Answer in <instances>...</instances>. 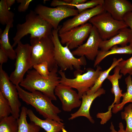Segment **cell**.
Here are the masks:
<instances>
[{
    "label": "cell",
    "mask_w": 132,
    "mask_h": 132,
    "mask_svg": "<svg viewBox=\"0 0 132 132\" xmlns=\"http://www.w3.org/2000/svg\"><path fill=\"white\" fill-rule=\"evenodd\" d=\"M9 58L8 55L4 51L1 47L0 48V64L2 65L4 63H6Z\"/></svg>",
    "instance_id": "cell-35"
},
{
    "label": "cell",
    "mask_w": 132,
    "mask_h": 132,
    "mask_svg": "<svg viewBox=\"0 0 132 132\" xmlns=\"http://www.w3.org/2000/svg\"><path fill=\"white\" fill-rule=\"evenodd\" d=\"M104 0H91L80 4L72 5L71 6L76 7L79 13L88 9L93 8L100 4H103Z\"/></svg>",
    "instance_id": "cell-29"
},
{
    "label": "cell",
    "mask_w": 132,
    "mask_h": 132,
    "mask_svg": "<svg viewBox=\"0 0 132 132\" xmlns=\"http://www.w3.org/2000/svg\"><path fill=\"white\" fill-rule=\"evenodd\" d=\"M105 11L103 4L86 10L64 22L58 31V34L85 24L93 17Z\"/></svg>",
    "instance_id": "cell-14"
},
{
    "label": "cell",
    "mask_w": 132,
    "mask_h": 132,
    "mask_svg": "<svg viewBox=\"0 0 132 132\" xmlns=\"http://www.w3.org/2000/svg\"><path fill=\"white\" fill-rule=\"evenodd\" d=\"M111 112L108 111L105 113H98L97 114V118L101 119V124H104L110 119L111 116Z\"/></svg>",
    "instance_id": "cell-34"
},
{
    "label": "cell",
    "mask_w": 132,
    "mask_h": 132,
    "mask_svg": "<svg viewBox=\"0 0 132 132\" xmlns=\"http://www.w3.org/2000/svg\"><path fill=\"white\" fill-rule=\"evenodd\" d=\"M32 46L31 69L34 65L46 62L49 71L57 64L54 58V46L51 36L30 38Z\"/></svg>",
    "instance_id": "cell-6"
},
{
    "label": "cell",
    "mask_w": 132,
    "mask_h": 132,
    "mask_svg": "<svg viewBox=\"0 0 132 132\" xmlns=\"http://www.w3.org/2000/svg\"><path fill=\"white\" fill-rule=\"evenodd\" d=\"M14 14L9 11L6 4L5 0L0 1V23L3 25L10 24L13 26Z\"/></svg>",
    "instance_id": "cell-26"
},
{
    "label": "cell",
    "mask_w": 132,
    "mask_h": 132,
    "mask_svg": "<svg viewBox=\"0 0 132 132\" xmlns=\"http://www.w3.org/2000/svg\"><path fill=\"white\" fill-rule=\"evenodd\" d=\"M105 10L115 20L123 21L126 14L132 11V4L127 0H104Z\"/></svg>",
    "instance_id": "cell-15"
},
{
    "label": "cell",
    "mask_w": 132,
    "mask_h": 132,
    "mask_svg": "<svg viewBox=\"0 0 132 132\" xmlns=\"http://www.w3.org/2000/svg\"><path fill=\"white\" fill-rule=\"evenodd\" d=\"M17 119L12 115L0 119V132H18Z\"/></svg>",
    "instance_id": "cell-25"
},
{
    "label": "cell",
    "mask_w": 132,
    "mask_h": 132,
    "mask_svg": "<svg viewBox=\"0 0 132 132\" xmlns=\"http://www.w3.org/2000/svg\"><path fill=\"white\" fill-rule=\"evenodd\" d=\"M27 115L31 122H33L46 132H60L64 127V124L55 120L46 118L43 120L37 117L31 110L28 109Z\"/></svg>",
    "instance_id": "cell-18"
},
{
    "label": "cell",
    "mask_w": 132,
    "mask_h": 132,
    "mask_svg": "<svg viewBox=\"0 0 132 132\" xmlns=\"http://www.w3.org/2000/svg\"><path fill=\"white\" fill-rule=\"evenodd\" d=\"M28 110L25 106L21 108L20 116L17 119L18 132H39L41 128L40 127L33 122H27L26 117Z\"/></svg>",
    "instance_id": "cell-20"
},
{
    "label": "cell",
    "mask_w": 132,
    "mask_h": 132,
    "mask_svg": "<svg viewBox=\"0 0 132 132\" xmlns=\"http://www.w3.org/2000/svg\"><path fill=\"white\" fill-rule=\"evenodd\" d=\"M15 0H5L6 6L9 9L12 5L15 3Z\"/></svg>",
    "instance_id": "cell-37"
},
{
    "label": "cell",
    "mask_w": 132,
    "mask_h": 132,
    "mask_svg": "<svg viewBox=\"0 0 132 132\" xmlns=\"http://www.w3.org/2000/svg\"><path fill=\"white\" fill-rule=\"evenodd\" d=\"M111 124L110 127V132H126L124 129L123 125L122 122H120L119 124V129L118 131H117L115 130L114 126L112 122L111 123Z\"/></svg>",
    "instance_id": "cell-36"
},
{
    "label": "cell",
    "mask_w": 132,
    "mask_h": 132,
    "mask_svg": "<svg viewBox=\"0 0 132 132\" xmlns=\"http://www.w3.org/2000/svg\"><path fill=\"white\" fill-rule=\"evenodd\" d=\"M102 40L97 29L93 27L87 42L72 51L74 56H85L89 60H95L99 52V44Z\"/></svg>",
    "instance_id": "cell-12"
},
{
    "label": "cell",
    "mask_w": 132,
    "mask_h": 132,
    "mask_svg": "<svg viewBox=\"0 0 132 132\" xmlns=\"http://www.w3.org/2000/svg\"><path fill=\"white\" fill-rule=\"evenodd\" d=\"M0 92L8 101L11 109V115L17 119L20 116L21 103L16 86L10 80L9 77L0 65Z\"/></svg>",
    "instance_id": "cell-10"
},
{
    "label": "cell",
    "mask_w": 132,
    "mask_h": 132,
    "mask_svg": "<svg viewBox=\"0 0 132 132\" xmlns=\"http://www.w3.org/2000/svg\"><path fill=\"white\" fill-rule=\"evenodd\" d=\"M34 11L55 29H57L59 23L62 20L75 16L79 13L77 9L67 6H60L53 8L41 4L37 5Z\"/></svg>",
    "instance_id": "cell-9"
},
{
    "label": "cell",
    "mask_w": 132,
    "mask_h": 132,
    "mask_svg": "<svg viewBox=\"0 0 132 132\" xmlns=\"http://www.w3.org/2000/svg\"><path fill=\"white\" fill-rule=\"evenodd\" d=\"M11 113V109L8 101L0 92V119L10 116Z\"/></svg>",
    "instance_id": "cell-28"
},
{
    "label": "cell",
    "mask_w": 132,
    "mask_h": 132,
    "mask_svg": "<svg viewBox=\"0 0 132 132\" xmlns=\"http://www.w3.org/2000/svg\"><path fill=\"white\" fill-rule=\"evenodd\" d=\"M120 68L118 65L117 66L114 68V74L112 75H109L107 78L111 83L112 88L111 91L114 95V101L111 105L109 106L112 109L114 104L120 103L121 98L122 96V90L120 89L119 85V80L122 76V74H120Z\"/></svg>",
    "instance_id": "cell-19"
},
{
    "label": "cell",
    "mask_w": 132,
    "mask_h": 132,
    "mask_svg": "<svg viewBox=\"0 0 132 132\" xmlns=\"http://www.w3.org/2000/svg\"><path fill=\"white\" fill-rule=\"evenodd\" d=\"M88 21L96 28L103 40L109 39L122 29L128 27L123 21L115 20L106 11L93 17Z\"/></svg>",
    "instance_id": "cell-7"
},
{
    "label": "cell",
    "mask_w": 132,
    "mask_h": 132,
    "mask_svg": "<svg viewBox=\"0 0 132 132\" xmlns=\"http://www.w3.org/2000/svg\"><path fill=\"white\" fill-rule=\"evenodd\" d=\"M55 94L61 101L62 109L65 111H71L81 105L82 101L78 93L69 86L60 83L55 90Z\"/></svg>",
    "instance_id": "cell-13"
},
{
    "label": "cell",
    "mask_w": 132,
    "mask_h": 132,
    "mask_svg": "<svg viewBox=\"0 0 132 132\" xmlns=\"http://www.w3.org/2000/svg\"><path fill=\"white\" fill-rule=\"evenodd\" d=\"M58 67L57 65L50 71L48 78L42 77L34 69L29 70L19 85L29 92L40 91L52 100H56L57 98L55 90L60 83L61 78L57 74Z\"/></svg>",
    "instance_id": "cell-1"
},
{
    "label": "cell",
    "mask_w": 132,
    "mask_h": 132,
    "mask_svg": "<svg viewBox=\"0 0 132 132\" xmlns=\"http://www.w3.org/2000/svg\"><path fill=\"white\" fill-rule=\"evenodd\" d=\"M93 25L87 23L59 34L62 44H66L70 49L77 48L83 44L89 36Z\"/></svg>",
    "instance_id": "cell-11"
},
{
    "label": "cell",
    "mask_w": 132,
    "mask_h": 132,
    "mask_svg": "<svg viewBox=\"0 0 132 132\" xmlns=\"http://www.w3.org/2000/svg\"><path fill=\"white\" fill-rule=\"evenodd\" d=\"M128 27H129L132 33V38L129 45L132 48V11L125 15L123 19Z\"/></svg>",
    "instance_id": "cell-33"
},
{
    "label": "cell",
    "mask_w": 132,
    "mask_h": 132,
    "mask_svg": "<svg viewBox=\"0 0 132 132\" xmlns=\"http://www.w3.org/2000/svg\"><path fill=\"white\" fill-rule=\"evenodd\" d=\"M13 26L10 24L6 25L4 31L0 34V47L6 53L9 58L12 60L16 59V54L12 46L10 44L9 40L8 33L10 28Z\"/></svg>",
    "instance_id": "cell-22"
},
{
    "label": "cell",
    "mask_w": 132,
    "mask_h": 132,
    "mask_svg": "<svg viewBox=\"0 0 132 132\" xmlns=\"http://www.w3.org/2000/svg\"><path fill=\"white\" fill-rule=\"evenodd\" d=\"M25 20L24 23L18 24L16 25L17 31L13 39V47L28 34H30V38L51 36L53 29L52 26L34 11L30 10L26 15Z\"/></svg>",
    "instance_id": "cell-2"
},
{
    "label": "cell",
    "mask_w": 132,
    "mask_h": 132,
    "mask_svg": "<svg viewBox=\"0 0 132 132\" xmlns=\"http://www.w3.org/2000/svg\"><path fill=\"white\" fill-rule=\"evenodd\" d=\"M16 1L20 4L18 7V11L20 12H24L28 9L32 0H16Z\"/></svg>",
    "instance_id": "cell-32"
},
{
    "label": "cell",
    "mask_w": 132,
    "mask_h": 132,
    "mask_svg": "<svg viewBox=\"0 0 132 132\" xmlns=\"http://www.w3.org/2000/svg\"><path fill=\"white\" fill-rule=\"evenodd\" d=\"M118 66L120 69V73L125 76L127 74L132 75V56L126 60H122L119 63Z\"/></svg>",
    "instance_id": "cell-30"
},
{
    "label": "cell",
    "mask_w": 132,
    "mask_h": 132,
    "mask_svg": "<svg viewBox=\"0 0 132 132\" xmlns=\"http://www.w3.org/2000/svg\"><path fill=\"white\" fill-rule=\"evenodd\" d=\"M125 80L127 86V91L122 94V97L123 99L121 102L118 104H114L112 108V112L114 114L122 110L126 103H132V80L131 76H128Z\"/></svg>",
    "instance_id": "cell-24"
},
{
    "label": "cell",
    "mask_w": 132,
    "mask_h": 132,
    "mask_svg": "<svg viewBox=\"0 0 132 132\" xmlns=\"http://www.w3.org/2000/svg\"><path fill=\"white\" fill-rule=\"evenodd\" d=\"M16 86L19 98L26 104L33 107L44 118L59 122L63 121L58 115L61 110L53 103L52 100L49 97L40 91L28 92L22 89L19 85Z\"/></svg>",
    "instance_id": "cell-3"
},
{
    "label": "cell",
    "mask_w": 132,
    "mask_h": 132,
    "mask_svg": "<svg viewBox=\"0 0 132 132\" xmlns=\"http://www.w3.org/2000/svg\"><path fill=\"white\" fill-rule=\"evenodd\" d=\"M123 59L122 58L118 59L116 58H114L113 59L112 63L110 67L105 70L103 71L102 70L101 71L94 85L87 92V94L88 95L92 94L101 88L103 82L106 79H107L109 75V74L110 71L113 69L118 66L119 63Z\"/></svg>",
    "instance_id": "cell-23"
},
{
    "label": "cell",
    "mask_w": 132,
    "mask_h": 132,
    "mask_svg": "<svg viewBox=\"0 0 132 132\" xmlns=\"http://www.w3.org/2000/svg\"><path fill=\"white\" fill-rule=\"evenodd\" d=\"M32 46L28 44H23L20 41L14 50L16 54L15 68L9 76L11 81L14 85H19L23 80L26 72L31 69Z\"/></svg>",
    "instance_id": "cell-8"
},
{
    "label": "cell",
    "mask_w": 132,
    "mask_h": 132,
    "mask_svg": "<svg viewBox=\"0 0 132 132\" xmlns=\"http://www.w3.org/2000/svg\"><path fill=\"white\" fill-rule=\"evenodd\" d=\"M121 116L122 119L126 121L125 131L126 132H132V104L125 108L124 111L121 113Z\"/></svg>",
    "instance_id": "cell-27"
},
{
    "label": "cell",
    "mask_w": 132,
    "mask_h": 132,
    "mask_svg": "<svg viewBox=\"0 0 132 132\" xmlns=\"http://www.w3.org/2000/svg\"><path fill=\"white\" fill-rule=\"evenodd\" d=\"M61 26L56 29H53L51 37L54 46V58L60 70L64 71L67 69L80 70L81 66H85L87 62L85 56L75 57L68 46H64L59 38L58 31Z\"/></svg>",
    "instance_id": "cell-4"
},
{
    "label": "cell",
    "mask_w": 132,
    "mask_h": 132,
    "mask_svg": "<svg viewBox=\"0 0 132 132\" xmlns=\"http://www.w3.org/2000/svg\"><path fill=\"white\" fill-rule=\"evenodd\" d=\"M97 67L95 70L91 68H87V72L83 74L82 70H76L74 73L75 78L72 79L67 78L65 72L60 70L58 72L61 76L60 83L76 89L81 99L93 86L102 71L100 66Z\"/></svg>",
    "instance_id": "cell-5"
},
{
    "label": "cell",
    "mask_w": 132,
    "mask_h": 132,
    "mask_svg": "<svg viewBox=\"0 0 132 132\" xmlns=\"http://www.w3.org/2000/svg\"><path fill=\"white\" fill-rule=\"evenodd\" d=\"M105 93V90L103 88H101L92 94H83L81 98L82 102L80 108L77 111L70 114L68 120H72L79 117L84 116L87 118L92 123H94V121L91 116L89 112L91 106L96 98Z\"/></svg>",
    "instance_id": "cell-16"
},
{
    "label": "cell",
    "mask_w": 132,
    "mask_h": 132,
    "mask_svg": "<svg viewBox=\"0 0 132 132\" xmlns=\"http://www.w3.org/2000/svg\"><path fill=\"white\" fill-rule=\"evenodd\" d=\"M132 38L130 29L128 28L121 30L117 34L109 39L102 40L99 45L100 50L106 51L109 50L113 46L120 45L121 47L127 45Z\"/></svg>",
    "instance_id": "cell-17"
},
{
    "label": "cell",
    "mask_w": 132,
    "mask_h": 132,
    "mask_svg": "<svg viewBox=\"0 0 132 132\" xmlns=\"http://www.w3.org/2000/svg\"><path fill=\"white\" fill-rule=\"evenodd\" d=\"M33 67L42 77L46 78H48L50 71L49 70L48 65L47 62H44L35 64Z\"/></svg>",
    "instance_id": "cell-31"
},
{
    "label": "cell",
    "mask_w": 132,
    "mask_h": 132,
    "mask_svg": "<svg viewBox=\"0 0 132 132\" xmlns=\"http://www.w3.org/2000/svg\"><path fill=\"white\" fill-rule=\"evenodd\" d=\"M132 54V48L129 45L124 47H119L115 45L109 50L103 51L99 50L95 58L94 64L95 67L98 66L105 58L108 56L114 54Z\"/></svg>",
    "instance_id": "cell-21"
}]
</instances>
